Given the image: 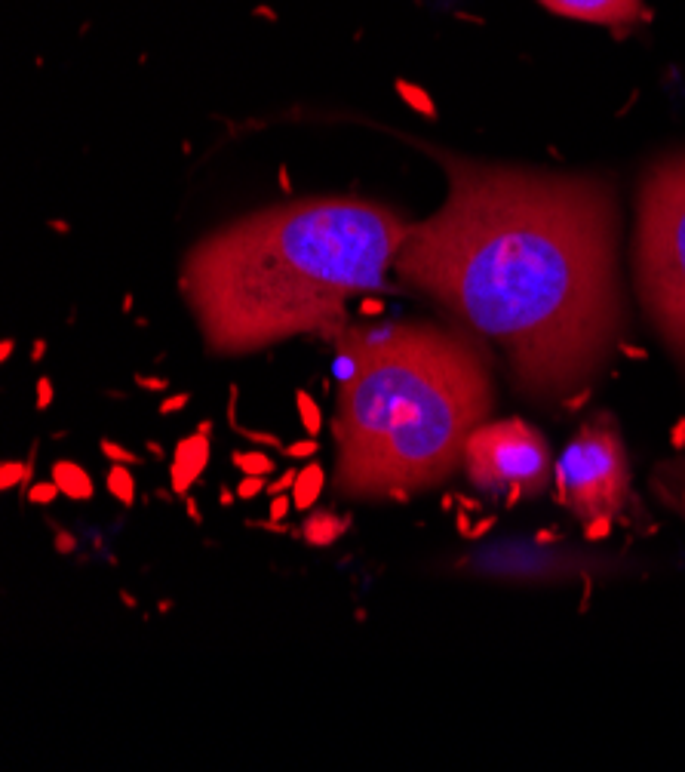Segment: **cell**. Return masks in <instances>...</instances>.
I'll return each mask as SVG.
<instances>
[{
	"instance_id": "obj_1",
	"label": "cell",
	"mask_w": 685,
	"mask_h": 772,
	"mask_svg": "<svg viewBox=\"0 0 685 772\" xmlns=\"http://www.w3.org/2000/svg\"><path fill=\"white\" fill-rule=\"evenodd\" d=\"M434 157L449 194L409 228L397 277L495 342L523 397L584 403L624 333L615 182Z\"/></svg>"
},
{
	"instance_id": "obj_2",
	"label": "cell",
	"mask_w": 685,
	"mask_h": 772,
	"mask_svg": "<svg viewBox=\"0 0 685 772\" xmlns=\"http://www.w3.org/2000/svg\"><path fill=\"white\" fill-rule=\"evenodd\" d=\"M409 222L363 197H302L246 213L188 250L179 287L216 357L292 336L338 339L348 302L381 293Z\"/></svg>"
},
{
	"instance_id": "obj_3",
	"label": "cell",
	"mask_w": 685,
	"mask_h": 772,
	"mask_svg": "<svg viewBox=\"0 0 685 772\" xmlns=\"http://www.w3.org/2000/svg\"><path fill=\"white\" fill-rule=\"evenodd\" d=\"M332 376V490L345 502H409L446 483L495 406L489 348L434 320L345 327Z\"/></svg>"
},
{
	"instance_id": "obj_4",
	"label": "cell",
	"mask_w": 685,
	"mask_h": 772,
	"mask_svg": "<svg viewBox=\"0 0 685 772\" xmlns=\"http://www.w3.org/2000/svg\"><path fill=\"white\" fill-rule=\"evenodd\" d=\"M633 265L639 302L685 370V151L658 157L639 182Z\"/></svg>"
},
{
	"instance_id": "obj_5",
	"label": "cell",
	"mask_w": 685,
	"mask_h": 772,
	"mask_svg": "<svg viewBox=\"0 0 685 772\" xmlns=\"http://www.w3.org/2000/svg\"><path fill=\"white\" fill-rule=\"evenodd\" d=\"M464 477L486 496H504V505L538 499L553 480L547 437L526 419L480 422L464 443Z\"/></svg>"
},
{
	"instance_id": "obj_6",
	"label": "cell",
	"mask_w": 685,
	"mask_h": 772,
	"mask_svg": "<svg viewBox=\"0 0 685 772\" xmlns=\"http://www.w3.org/2000/svg\"><path fill=\"white\" fill-rule=\"evenodd\" d=\"M556 502L578 520L615 517L630 499V456L612 419L578 428L553 468Z\"/></svg>"
},
{
	"instance_id": "obj_7",
	"label": "cell",
	"mask_w": 685,
	"mask_h": 772,
	"mask_svg": "<svg viewBox=\"0 0 685 772\" xmlns=\"http://www.w3.org/2000/svg\"><path fill=\"white\" fill-rule=\"evenodd\" d=\"M538 4L566 19L612 28H627L642 19V0H538Z\"/></svg>"
},
{
	"instance_id": "obj_8",
	"label": "cell",
	"mask_w": 685,
	"mask_h": 772,
	"mask_svg": "<svg viewBox=\"0 0 685 772\" xmlns=\"http://www.w3.org/2000/svg\"><path fill=\"white\" fill-rule=\"evenodd\" d=\"M212 419H203L194 434L182 437L173 450V465H169V483H173L176 496H188L191 486L200 480V474L209 465L212 456Z\"/></svg>"
},
{
	"instance_id": "obj_9",
	"label": "cell",
	"mask_w": 685,
	"mask_h": 772,
	"mask_svg": "<svg viewBox=\"0 0 685 772\" xmlns=\"http://www.w3.org/2000/svg\"><path fill=\"white\" fill-rule=\"evenodd\" d=\"M351 530V517L348 514H335V511H308L302 520V530L298 536L305 539V545L311 548H329L335 545L341 536Z\"/></svg>"
},
{
	"instance_id": "obj_10",
	"label": "cell",
	"mask_w": 685,
	"mask_h": 772,
	"mask_svg": "<svg viewBox=\"0 0 685 772\" xmlns=\"http://www.w3.org/2000/svg\"><path fill=\"white\" fill-rule=\"evenodd\" d=\"M53 480L62 490V496H68L74 502H90L96 496V483H93L90 471L77 462H68V459L53 462Z\"/></svg>"
},
{
	"instance_id": "obj_11",
	"label": "cell",
	"mask_w": 685,
	"mask_h": 772,
	"mask_svg": "<svg viewBox=\"0 0 685 772\" xmlns=\"http://www.w3.org/2000/svg\"><path fill=\"white\" fill-rule=\"evenodd\" d=\"M326 490V468L320 462H308L305 468H298V477H295V486H292V505L298 514H308L320 496Z\"/></svg>"
},
{
	"instance_id": "obj_12",
	"label": "cell",
	"mask_w": 685,
	"mask_h": 772,
	"mask_svg": "<svg viewBox=\"0 0 685 772\" xmlns=\"http://www.w3.org/2000/svg\"><path fill=\"white\" fill-rule=\"evenodd\" d=\"M105 486H108V496H114L123 508L136 505V477H133L130 465H111Z\"/></svg>"
},
{
	"instance_id": "obj_13",
	"label": "cell",
	"mask_w": 685,
	"mask_h": 772,
	"mask_svg": "<svg viewBox=\"0 0 685 772\" xmlns=\"http://www.w3.org/2000/svg\"><path fill=\"white\" fill-rule=\"evenodd\" d=\"M231 465L243 474H259V477H274L277 474V462L262 450H243V453L237 450L231 456Z\"/></svg>"
},
{
	"instance_id": "obj_14",
	"label": "cell",
	"mask_w": 685,
	"mask_h": 772,
	"mask_svg": "<svg viewBox=\"0 0 685 772\" xmlns=\"http://www.w3.org/2000/svg\"><path fill=\"white\" fill-rule=\"evenodd\" d=\"M295 406H298V416H302V425L308 431V437H317L323 431V410L320 403L308 394V391H295Z\"/></svg>"
},
{
	"instance_id": "obj_15",
	"label": "cell",
	"mask_w": 685,
	"mask_h": 772,
	"mask_svg": "<svg viewBox=\"0 0 685 772\" xmlns=\"http://www.w3.org/2000/svg\"><path fill=\"white\" fill-rule=\"evenodd\" d=\"M59 496H62V490L56 486V480L50 477V480H37V483H31V486H28V493H25V502H31V505H53Z\"/></svg>"
},
{
	"instance_id": "obj_16",
	"label": "cell",
	"mask_w": 685,
	"mask_h": 772,
	"mask_svg": "<svg viewBox=\"0 0 685 772\" xmlns=\"http://www.w3.org/2000/svg\"><path fill=\"white\" fill-rule=\"evenodd\" d=\"M99 446H102V456H105L111 465H130V468L142 465V456H139V453H133V450H126L123 443H114V440H102Z\"/></svg>"
},
{
	"instance_id": "obj_17",
	"label": "cell",
	"mask_w": 685,
	"mask_h": 772,
	"mask_svg": "<svg viewBox=\"0 0 685 772\" xmlns=\"http://www.w3.org/2000/svg\"><path fill=\"white\" fill-rule=\"evenodd\" d=\"M317 453H320V443H317V437L295 440V443H289V446H283V450H280V456H286V459H295V462L314 459Z\"/></svg>"
},
{
	"instance_id": "obj_18",
	"label": "cell",
	"mask_w": 685,
	"mask_h": 772,
	"mask_svg": "<svg viewBox=\"0 0 685 772\" xmlns=\"http://www.w3.org/2000/svg\"><path fill=\"white\" fill-rule=\"evenodd\" d=\"M265 490H268V477L243 474V480L237 483V499H240V502H252L255 496H262Z\"/></svg>"
},
{
	"instance_id": "obj_19",
	"label": "cell",
	"mask_w": 685,
	"mask_h": 772,
	"mask_svg": "<svg viewBox=\"0 0 685 772\" xmlns=\"http://www.w3.org/2000/svg\"><path fill=\"white\" fill-rule=\"evenodd\" d=\"M25 471H28V465H22V462H4V465H0V490L10 493L16 483H25Z\"/></svg>"
},
{
	"instance_id": "obj_20",
	"label": "cell",
	"mask_w": 685,
	"mask_h": 772,
	"mask_svg": "<svg viewBox=\"0 0 685 772\" xmlns=\"http://www.w3.org/2000/svg\"><path fill=\"white\" fill-rule=\"evenodd\" d=\"M612 520H615V517H593V520H587V523H584V536H587L590 542L606 539V536L612 533Z\"/></svg>"
},
{
	"instance_id": "obj_21",
	"label": "cell",
	"mask_w": 685,
	"mask_h": 772,
	"mask_svg": "<svg viewBox=\"0 0 685 772\" xmlns=\"http://www.w3.org/2000/svg\"><path fill=\"white\" fill-rule=\"evenodd\" d=\"M237 434L243 437V440H249V443H259V446H274V450L280 453L283 450V440L277 437V434H268V431H249V428H237Z\"/></svg>"
},
{
	"instance_id": "obj_22",
	"label": "cell",
	"mask_w": 685,
	"mask_h": 772,
	"mask_svg": "<svg viewBox=\"0 0 685 772\" xmlns=\"http://www.w3.org/2000/svg\"><path fill=\"white\" fill-rule=\"evenodd\" d=\"M295 477H298V468H289V471H280L277 480H268V496H280V493H292L295 486Z\"/></svg>"
},
{
	"instance_id": "obj_23",
	"label": "cell",
	"mask_w": 685,
	"mask_h": 772,
	"mask_svg": "<svg viewBox=\"0 0 685 772\" xmlns=\"http://www.w3.org/2000/svg\"><path fill=\"white\" fill-rule=\"evenodd\" d=\"M188 403H191V394H188V391L173 394V397H163L160 406H157V413H160V416H173V413H182Z\"/></svg>"
},
{
	"instance_id": "obj_24",
	"label": "cell",
	"mask_w": 685,
	"mask_h": 772,
	"mask_svg": "<svg viewBox=\"0 0 685 772\" xmlns=\"http://www.w3.org/2000/svg\"><path fill=\"white\" fill-rule=\"evenodd\" d=\"M289 496H292V493H289ZM289 496H286V493H280V496H271V505H268V517H271V520L283 523V520L289 517V511L295 508Z\"/></svg>"
},
{
	"instance_id": "obj_25",
	"label": "cell",
	"mask_w": 685,
	"mask_h": 772,
	"mask_svg": "<svg viewBox=\"0 0 685 772\" xmlns=\"http://www.w3.org/2000/svg\"><path fill=\"white\" fill-rule=\"evenodd\" d=\"M50 526H53V536H56V551L59 554H74L77 551V536L65 533L62 526H56V523H50Z\"/></svg>"
},
{
	"instance_id": "obj_26",
	"label": "cell",
	"mask_w": 685,
	"mask_h": 772,
	"mask_svg": "<svg viewBox=\"0 0 685 772\" xmlns=\"http://www.w3.org/2000/svg\"><path fill=\"white\" fill-rule=\"evenodd\" d=\"M50 406H53V382L44 376L37 382V410L44 413V410H50Z\"/></svg>"
},
{
	"instance_id": "obj_27",
	"label": "cell",
	"mask_w": 685,
	"mask_h": 772,
	"mask_svg": "<svg viewBox=\"0 0 685 772\" xmlns=\"http://www.w3.org/2000/svg\"><path fill=\"white\" fill-rule=\"evenodd\" d=\"M670 446H676V450H685V419H679L670 431Z\"/></svg>"
},
{
	"instance_id": "obj_28",
	"label": "cell",
	"mask_w": 685,
	"mask_h": 772,
	"mask_svg": "<svg viewBox=\"0 0 685 772\" xmlns=\"http://www.w3.org/2000/svg\"><path fill=\"white\" fill-rule=\"evenodd\" d=\"M136 382H139V388H148V391H166V385H169L166 379H148V376H139Z\"/></svg>"
},
{
	"instance_id": "obj_29",
	"label": "cell",
	"mask_w": 685,
	"mask_h": 772,
	"mask_svg": "<svg viewBox=\"0 0 685 772\" xmlns=\"http://www.w3.org/2000/svg\"><path fill=\"white\" fill-rule=\"evenodd\" d=\"M237 502V490H231V486H222V496H219V505L222 508H231Z\"/></svg>"
},
{
	"instance_id": "obj_30",
	"label": "cell",
	"mask_w": 685,
	"mask_h": 772,
	"mask_svg": "<svg viewBox=\"0 0 685 772\" xmlns=\"http://www.w3.org/2000/svg\"><path fill=\"white\" fill-rule=\"evenodd\" d=\"M185 508H188V517H191L194 523H203V514H200V508H197L194 496H185Z\"/></svg>"
},
{
	"instance_id": "obj_31",
	"label": "cell",
	"mask_w": 685,
	"mask_h": 772,
	"mask_svg": "<svg viewBox=\"0 0 685 772\" xmlns=\"http://www.w3.org/2000/svg\"><path fill=\"white\" fill-rule=\"evenodd\" d=\"M148 450H151V456H154V459H160V462L166 459V453H163V446H160V443H154V440H151V443H148Z\"/></svg>"
},
{
	"instance_id": "obj_32",
	"label": "cell",
	"mask_w": 685,
	"mask_h": 772,
	"mask_svg": "<svg viewBox=\"0 0 685 772\" xmlns=\"http://www.w3.org/2000/svg\"><path fill=\"white\" fill-rule=\"evenodd\" d=\"M13 354V342H4V348H0V360H7Z\"/></svg>"
}]
</instances>
